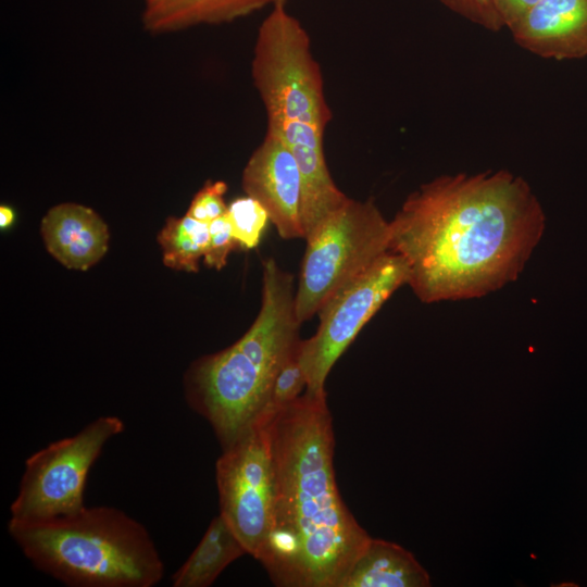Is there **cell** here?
<instances>
[{"label":"cell","mask_w":587,"mask_h":587,"mask_svg":"<svg viewBox=\"0 0 587 587\" xmlns=\"http://www.w3.org/2000/svg\"><path fill=\"white\" fill-rule=\"evenodd\" d=\"M389 250L425 303L474 299L514 282L546 227L528 183L509 171L442 175L413 191L389 222Z\"/></svg>","instance_id":"1"},{"label":"cell","mask_w":587,"mask_h":587,"mask_svg":"<svg viewBox=\"0 0 587 587\" xmlns=\"http://www.w3.org/2000/svg\"><path fill=\"white\" fill-rule=\"evenodd\" d=\"M327 395L309 390L270 414L276 495L257 560L282 587H336L371 537L346 507L334 471Z\"/></svg>","instance_id":"2"},{"label":"cell","mask_w":587,"mask_h":587,"mask_svg":"<svg viewBox=\"0 0 587 587\" xmlns=\"http://www.w3.org/2000/svg\"><path fill=\"white\" fill-rule=\"evenodd\" d=\"M294 276L274 259L263 262L260 312L235 344L199 358L184 385L189 407L211 425L222 449L264 411L275 375L300 340Z\"/></svg>","instance_id":"3"},{"label":"cell","mask_w":587,"mask_h":587,"mask_svg":"<svg viewBox=\"0 0 587 587\" xmlns=\"http://www.w3.org/2000/svg\"><path fill=\"white\" fill-rule=\"evenodd\" d=\"M8 532L38 570L72 587H152L164 564L146 527L112 507H84Z\"/></svg>","instance_id":"4"},{"label":"cell","mask_w":587,"mask_h":587,"mask_svg":"<svg viewBox=\"0 0 587 587\" xmlns=\"http://www.w3.org/2000/svg\"><path fill=\"white\" fill-rule=\"evenodd\" d=\"M304 239L307 248L295 298L301 324L390 251V226L373 199L359 201L348 197Z\"/></svg>","instance_id":"5"},{"label":"cell","mask_w":587,"mask_h":587,"mask_svg":"<svg viewBox=\"0 0 587 587\" xmlns=\"http://www.w3.org/2000/svg\"><path fill=\"white\" fill-rule=\"evenodd\" d=\"M251 75L267 118L299 121L326 129L333 114L322 71L308 32L285 4H274L259 27Z\"/></svg>","instance_id":"6"},{"label":"cell","mask_w":587,"mask_h":587,"mask_svg":"<svg viewBox=\"0 0 587 587\" xmlns=\"http://www.w3.org/2000/svg\"><path fill=\"white\" fill-rule=\"evenodd\" d=\"M123 430L120 417L99 416L77 434L32 454L10 505L11 519L39 521L82 510L89 470L104 445Z\"/></svg>","instance_id":"7"},{"label":"cell","mask_w":587,"mask_h":587,"mask_svg":"<svg viewBox=\"0 0 587 587\" xmlns=\"http://www.w3.org/2000/svg\"><path fill=\"white\" fill-rule=\"evenodd\" d=\"M270 414H261L215 464L220 514L255 560L267 541L274 517L276 478Z\"/></svg>","instance_id":"8"},{"label":"cell","mask_w":587,"mask_h":587,"mask_svg":"<svg viewBox=\"0 0 587 587\" xmlns=\"http://www.w3.org/2000/svg\"><path fill=\"white\" fill-rule=\"evenodd\" d=\"M408 276L404 259L388 251L322 307L316 333L300 342L307 390L326 392L325 382L333 365L385 301L408 284Z\"/></svg>","instance_id":"9"},{"label":"cell","mask_w":587,"mask_h":587,"mask_svg":"<svg viewBox=\"0 0 587 587\" xmlns=\"http://www.w3.org/2000/svg\"><path fill=\"white\" fill-rule=\"evenodd\" d=\"M241 184L246 195L264 207L282 238H304L301 174L283 141L265 134L243 168Z\"/></svg>","instance_id":"10"},{"label":"cell","mask_w":587,"mask_h":587,"mask_svg":"<svg viewBox=\"0 0 587 587\" xmlns=\"http://www.w3.org/2000/svg\"><path fill=\"white\" fill-rule=\"evenodd\" d=\"M324 132L313 124L267 118L266 133L287 146L301 174V223L304 238L319 222L348 199L328 171L323 150Z\"/></svg>","instance_id":"11"},{"label":"cell","mask_w":587,"mask_h":587,"mask_svg":"<svg viewBox=\"0 0 587 587\" xmlns=\"http://www.w3.org/2000/svg\"><path fill=\"white\" fill-rule=\"evenodd\" d=\"M509 29L520 47L541 58H584L587 0H540Z\"/></svg>","instance_id":"12"},{"label":"cell","mask_w":587,"mask_h":587,"mask_svg":"<svg viewBox=\"0 0 587 587\" xmlns=\"http://www.w3.org/2000/svg\"><path fill=\"white\" fill-rule=\"evenodd\" d=\"M40 233L47 251L63 266L86 271L108 251L110 233L92 209L78 203H60L41 220Z\"/></svg>","instance_id":"13"},{"label":"cell","mask_w":587,"mask_h":587,"mask_svg":"<svg viewBox=\"0 0 587 587\" xmlns=\"http://www.w3.org/2000/svg\"><path fill=\"white\" fill-rule=\"evenodd\" d=\"M430 578L401 546L371 538L336 587H428Z\"/></svg>","instance_id":"14"},{"label":"cell","mask_w":587,"mask_h":587,"mask_svg":"<svg viewBox=\"0 0 587 587\" xmlns=\"http://www.w3.org/2000/svg\"><path fill=\"white\" fill-rule=\"evenodd\" d=\"M272 0H157L146 4L142 24L152 34L220 24L251 14Z\"/></svg>","instance_id":"15"},{"label":"cell","mask_w":587,"mask_h":587,"mask_svg":"<svg viewBox=\"0 0 587 587\" xmlns=\"http://www.w3.org/2000/svg\"><path fill=\"white\" fill-rule=\"evenodd\" d=\"M247 553L226 520L216 515L183 565L173 574L174 587H208L233 561Z\"/></svg>","instance_id":"16"},{"label":"cell","mask_w":587,"mask_h":587,"mask_svg":"<svg viewBox=\"0 0 587 587\" xmlns=\"http://www.w3.org/2000/svg\"><path fill=\"white\" fill-rule=\"evenodd\" d=\"M164 264L173 270L197 272L209 241V224L187 214L168 217L158 236Z\"/></svg>","instance_id":"17"},{"label":"cell","mask_w":587,"mask_h":587,"mask_svg":"<svg viewBox=\"0 0 587 587\" xmlns=\"http://www.w3.org/2000/svg\"><path fill=\"white\" fill-rule=\"evenodd\" d=\"M226 216L234 238L246 249H253L259 245L270 221L264 207L249 196L237 198L227 205Z\"/></svg>","instance_id":"18"},{"label":"cell","mask_w":587,"mask_h":587,"mask_svg":"<svg viewBox=\"0 0 587 587\" xmlns=\"http://www.w3.org/2000/svg\"><path fill=\"white\" fill-rule=\"evenodd\" d=\"M300 342L291 349L273 380L267 403L262 413H275L291 403L307 388V376L300 360Z\"/></svg>","instance_id":"19"},{"label":"cell","mask_w":587,"mask_h":587,"mask_svg":"<svg viewBox=\"0 0 587 587\" xmlns=\"http://www.w3.org/2000/svg\"><path fill=\"white\" fill-rule=\"evenodd\" d=\"M240 247L234 238L226 213L209 223V241L203 257L208 267L222 270L229 253Z\"/></svg>","instance_id":"20"},{"label":"cell","mask_w":587,"mask_h":587,"mask_svg":"<svg viewBox=\"0 0 587 587\" xmlns=\"http://www.w3.org/2000/svg\"><path fill=\"white\" fill-rule=\"evenodd\" d=\"M227 185L223 180H208L195 195L187 211V215L210 223L227 212L224 195Z\"/></svg>","instance_id":"21"},{"label":"cell","mask_w":587,"mask_h":587,"mask_svg":"<svg viewBox=\"0 0 587 587\" xmlns=\"http://www.w3.org/2000/svg\"><path fill=\"white\" fill-rule=\"evenodd\" d=\"M540 0H492L495 12L503 27L511 28Z\"/></svg>","instance_id":"22"},{"label":"cell","mask_w":587,"mask_h":587,"mask_svg":"<svg viewBox=\"0 0 587 587\" xmlns=\"http://www.w3.org/2000/svg\"><path fill=\"white\" fill-rule=\"evenodd\" d=\"M14 221V211L9 205L0 207V227L1 229H7L12 225Z\"/></svg>","instance_id":"23"},{"label":"cell","mask_w":587,"mask_h":587,"mask_svg":"<svg viewBox=\"0 0 587 587\" xmlns=\"http://www.w3.org/2000/svg\"><path fill=\"white\" fill-rule=\"evenodd\" d=\"M273 4H285L286 0H272Z\"/></svg>","instance_id":"24"},{"label":"cell","mask_w":587,"mask_h":587,"mask_svg":"<svg viewBox=\"0 0 587 587\" xmlns=\"http://www.w3.org/2000/svg\"><path fill=\"white\" fill-rule=\"evenodd\" d=\"M154 1H157V0H146V4L153 3Z\"/></svg>","instance_id":"25"}]
</instances>
